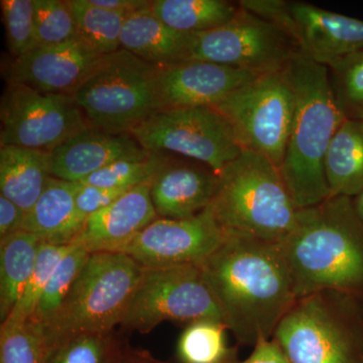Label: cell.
<instances>
[{
    "instance_id": "cell-36",
    "label": "cell",
    "mask_w": 363,
    "mask_h": 363,
    "mask_svg": "<svg viewBox=\"0 0 363 363\" xmlns=\"http://www.w3.org/2000/svg\"><path fill=\"white\" fill-rule=\"evenodd\" d=\"M126 191L76 183L75 204L81 220L85 223L91 215L111 205Z\"/></svg>"
},
{
    "instance_id": "cell-10",
    "label": "cell",
    "mask_w": 363,
    "mask_h": 363,
    "mask_svg": "<svg viewBox=\"0 0 363 363\" xmlns=\"http://www.w3.org/2000/svg\"><path fill=\"white\" fill-rule=\"evenodd\" d=\"M301 54L284 28L240 6L229 23L194 35L191 60L264 75L285 70Z\"/></svg>"
},
{
    "instance_id": "cell-37",
    "label": "cell",
    "mask_w": 363,
    "mask_h": 363,
    "mask_svg": "<svg viewBox=\"0 0 363 363\" xmlns=\"http://www.w3.org/2000/svg\"><path fill=\"white\" fill-rule=\"evenodd\" d=\"M26 214L21 207L0 195V240L21 230Z\"/></svg>"
},
{
    "instance_id": "cell-14",
    "label": "cell",
    "mask_w": 363,
    "mask_h": 363,
    "mask_svg": "<svg viewBox=\"0 0 363 363\" xmlns=\"http://www.w3.org/2000/svg\"><path fill=\"white\" fill-rule=\"evenodd\" d=\"M283 28L305 56L327 68L363 51V21L308 2L286 1Z\"/></svg>"
},
{
    "instance_id": "cell-19",
    "label": "cell",
    "mask_w": 363,
    "mask_h": 363,
    "mask_svg": "<svg viewBox=\"0 0 363 363\" xmlns=\"http://www.w3.org/2000/svg\"><path fill=\"white\" fill-rule=\"evenodd\" d=\"M157 218L150 184H143L91 215L72 245L89 253L119 252Z\"/></svg>"
},
{
    "instance_id": "cell-33",
    "label": "cell",
    "mask_w": 363,
    "mask_h": 363,
    "mask_svg": "<svg viewBox=\"0 0 363 363\" xmlns=\"http://www.w3.org/2000/svg\"><path fill=\"white\" fill-rule=\"evenodd\" d=\"M47 342L42 326L32 321L1 324L0 363H43Z\"/></svg>"
},
{
    "instance_id": "cell-25",
    "label": "cell",
    "mask_w": 363,
    "mask_h": 363,
    "mask_svg": "<svg viewBox=\"0 0 363 363\" xmlns=\"http://www.w3.org/2000/svg\"><path fill=\"white\" fill-rule=\"evenodd\" d=\"M240 2L226 0H154L150 9L177 32L201 33L229 23L240 11Z\"/></svg>"
},
{
    "instance_id": "cell-5",
    "label": "cell",
    "mask_w": 363,
    "mask_h": 363,
    "mask_svg": "<svg viewBox=\"0 0 363 363\" xmlns=\"http://www.w3.org/2000/svg\"><path fill=\"white\" fill-rule=\"evenodd\" d=\"M272 339L293 363H363V295L321 290L303 296Z\"/></svg>"
},
{
    "instance_id": "cell-18",
    "label": "cell",
    "mask_w": 363,
    "mask_h": 363,
    "mask_svg": "<svg viewBox=\"0 0 363 363\" xmlns=\"http://www.w3.org/2000/svg\"><path fill=\"white\" fill-rule=\"evenodd\" d=\"M150 155L131 133H107L91 126L50 152V173L52 178L78 183L112 162Z\"/></svg>"
},
{
    "instance_id": "cell-20",
    "label": "cell",
    "mask_w": 363,
    "mask_h": 363,
    "mask_svg": "<svg viewBox=\"0 0 363 363\" xmlns=\"http://www.w3.org/2000/svg\"><path fill=\"white\" fill-rule=\"evenodd\" d=\"M193 39L194 35L177 32L162 23L150 6L126 16L121 49L157 68H164L190 61Z\"/></svg>"
},
{
    "instance_id": "cell-6",
    "label": "cell",
    "mask_w": 363,
    "mask_h": 363,
    "mask_svg": "<svg viewBox=\"0 0 363 363\" xmlns=\"http://www.w3.org/2000/svg\"><path fill=\"white\" fill-rule=\"evenodd\" d=\"M145 267L123 252L90 253L57 314L45 342L81 333H105L123 323Z\"/></svg>"
},
{
    "instance_id": "cell-24",
    "label": "cell",
    "mask_w": 363,
    "mask_h": 363,
    "mask_svg": "<svg viewBox=\"0 0 363 363\" xmlns=\"http://www.w3.org/2000/svg\"><path fill=\"white\" fill-rule=\"evenodd\" d=\"M39 238L26 231L0 240V321L6 322L25 290L39 255Z\"/></svg>"
},
{
    "instance_id": "cell-35",
    "label": "cell",
    "mask_w": 363,
    "mask_h": 363,
    "mask_svg": "<svg viewBox=\"0 0 363 363\" xmlns=\"http://www.w3.org/2000/svg\"><path fill=\"white\" fill-rule=\"evenodd\" d=\"M2 20L9 51L13 60L35 48L33 0H1Z\"/></svg>"
},
{
    "instance_id": "cell-29",
    "label": "cell",
    "mask_w": 363,
    "mask_h": 363,
    "mask_svg": "<svg viewBox=\"0 0 363 363\" xmlns=\"http://www.w3.org/2000/svg\"><path fill=\"white\" fill-rule=\"evenodd\" d=\"M73 245H56L51 243H40L39 255L35 269L25 290L21 294L20 301L13 311L7 318V324H21L30 321L35 314L38 304L45 286L52 278L55 269L59 266L61 260L70 252ZM2 323V324H4Z\"/></svg>"
},
{
    "instance_id": "cell-12",
    "label": "cell",
    "mask_w": 363,
    "mask_h": 363,
    "mask_svg": "<svg viewBox=\"0 0 363 363\" xmlns=\"http://www.w3.org/2000/svg\"><path fill=\"white\" fill-rule=\"evenodd\" d=\"M0 147L52 152L91 128L73 95L50 94L7 82L0 104Z\"/></svg>"
},
{
    "instance_id": "cell-32",
    "label": "cell",
    "mask_w": 363,
    "mask_h": 363,
    "mask_svg": "<svg viewBox=\"0 0 363 363\" xmlns=\"http://www.w3.org/2000/svg\"><path fill=\"white\" fill-rule=\"evenodd\" d=\"M164 152H152L142 160H121L104 167L78 183L117 190H130L143 184H150L157 173Z\"/></svg>"
},
{
    "instance_id": "cell-21",
    "label": "cell",
    "mask_w": 363,
    "mask_h": 363,
    "mask_svg": "<svg viewBox=\"0 0 363 363\" xmlns=\"http://www.w3.org/2000/svg\"><path fill=\"white\" fill-rule=\"evenodd\" d=\"M76 183L50 179L32 209L26 214L21 230L42 242L70 245L84 226L75 204Z\"/></svg>"
},
{
    "instance_id": "cell-15",
    "label": "cell",
    "mask_w": 363,
    "mask_h": 363,
    "mask_svg": "<svg viewBox=\"0 0 363 363\" xmlns=\"http://www.w3.org/2000/svg\"><path fill=\"white\" fill-rule=\"evenodd\" d=\"M102 57L77 37L62 44L35 48L13 60L7 82L50 94L74 95Z\"/></svg>"
},
{
    "instance_id": "cell-39",
    "label": "cell",
    "mask_w": 363,
    "mask_h": 363,
    "mask_svg": "<svg viewBox=\"0 0 363 363\" xmlns=\"http://www.w3.org/2000/svg\"><path fill=\"white\" fill-rule=\"evenodd\" d=\"M91 6L123 14H130L150 6L149 0H87Z\"/></svg>"
},
{
    "instance_id": "cell-31",
    "label": "cell",
    "mask_w": 363,
    "mask_h": 363,
    "mask_svg": "<svg viewBox=\"0 0 363 363\" xmlns=\"http://www.w3.org/2000/svg\"><path fill=\"white\" fill-rule=\"evenodd\" d=\"M334 97L344 118L363 121V51L329 67Z\"/></svg>"
},
{
    "instance_id": "cell-38",
    "label": "cell",
    "mask_w": 363,
    "mask_h": 363,
    "mask_svg": "<svg viewBox=\"0 0 363 363\" xmlns=\"http://www.w3.org/2000/svg\"><path fill=\"white\" fill-rule=\"evenodd\" d=\"M253 347L250 357L235 363H293L274 339H262Z\"/></svg>"
},
{
    "instance_id": "cell-22",
    "label": "cell",
    "mask_w": 363,
    "mask_h": 363,
    "mask_svg": "<svg viewBox=\"0 0 363 363\" xmlns=\"http://www.w3.org/2000/svg\"><path fill=\"white\" fill-rule=\"evenodd\" d=\"M50 152L26 147H0V195L28 213L50 179Z\"/></svg>"
},
{
    "instance_id": "cell-28",
    "label": "cell",
    "mask_w": 363,
    "mask_h": 363,
    "mask_svg": "<svg viewBox=\"0 0 363 363\" xmlns=\"http://www.w3.org/2000/svg\"><path fill=\"white\" fill-rule=\"evenodd\" d=\"M76 25V37L101 56L121 50V32L128 14L114 13L87 0H69Z\"/></svg>"
},
{
    "instance_id": "cell-41",
    "label": "cell",
    "mask_w": 363,
    "mask_h": 363,
    "mask_svg": "<svg viewBox=\"0 0 363 363\" xmlns=\"http://www.w3.org/2000/svg\"><path fill=\"white\" fill-rule=\"evenodd\" d=\"M353 206L360 219L363 221V191L354 198H352Z\"/></svg>"
},
{
    "instance_id": "cell-11",
    "label": "cell",
    "mask_w": 363,
    "mask_h": 363,
    "mask_svg": "<svg viewBox=\"0 0 363 363\" xmlns=\"http://www.w3.org/2000/svg\"><path fill=\"white\" fill-rule=\"evenodd\" d=\"M130 133L149 152L201 162L217 174L242 152L225 118L208 106L157 111Z\"/></svg>"
},
{
    "instance_id": "cell-4",
    "label": "cell",
    "mask_w": 363,
    "mask_h": 363,
    "mask_svg": "<svg viewBox=\"0 0 363 363\" xmlns=\"http://www.w3.org/2000/svg\"><path fill=\"white\" fill-rule=\"evenodd\" d=\"M211 208L225 236L281 243L297 224L298 208L281 171L252 150H243L219 173Z\"/></svg>"
},
{
    "instance_id": "cell-30",
    "label": "cell",
    "mask_w": 363,
    "mask_h": 363,
    "mask_svg": "<svg viewBox=\"0 0 363 363\" xmlns=\"http://www.w3.org/2000/svg\"><path fill=\"white\" fill-rule=\"evenodd\" d=\"M70 252L60 262L45 286L35 314L30 321L45 327L55 317L87 262L90 253L72 245Z\"/></svg>"
},
{
    "instance_id": "cell-9",
    "label": "cell",
    "mask_w": 363,
    "mask_h": 363,
    "mask_svg": "<svg viewBox=\"0 0 363 363\" xmlns=\"http://www.w3.org/2000/svg\"><path fill=\"white\" fill-rule=\"evenodd\" d=\"M222 321L199 266L145 267L121 326L150 333L162 322Z\"/></svg>"
},
{
    "instance_id": "cell-1",
    "label": "cell",
    "mask_w": 363,
    "mask_h": 363,
    "mask_svg": "<svg viewBox=\"0 0 363 363\" xmlns=\"http://www.w3.org/2000/svg\"><path fill=\"white\" fill-rule=\"evenodd\" d=\"M199 267L222 321L243 345L271 338L298 298L281 243L225 236Z\"/></svg>"
},
{
    "instance_id": "cell-8",
    "label": "cell",
    "mask_w": 363,
    "mask_h": 363,
    "mask_svg": "<svg viewBox=\"0 0 363 363\" xmlns=\"http://www.w3.org/2000/svg\"><path fill=\"white\" fill-rule=\"evenodd\" d=\"M286 68L257 76L212 106L230 125L241 150L259 152L279 169L295 108Z\"/></svg>"
},
{
    "instance_id": "cell-27",
    "label": "cell",
    "mask_w": 363,
    "mask_h": 363,
    "mask_svg": "<svg viewBox=\"0 0 363 363\" xmlns=\"http://www.w3.org/2000/svg\"><path fill=\"white\" fill-rule=\"evenodd\" d=\"M226 325L202 320L188 324L177 343L180 363H235L236 350L226 340Z\"/></svg>"
},
{
    "instance_id": "cell-7",
    "label": "cell",
    "mask_w": 363,
    "mask_h": 363,
    "mask_svg": "<svg viewBox=\"0 0 363 363\" xmlns=\"http://www.w3.org/2000/svg\"><path fill=\"white\" fill-rule=\"evenodd\" d=\"M157 70L121 49L102 57L73 96L93 128L130 133L159 111Z\"/></svg>"
},
{
    "instance_id": "cell-17",
    "label": "cell",
    "mask_w": 363,
    "mask_h": 363,
    "mask_svg": "<svg viewBox=\"0 0 363 363\" xmlns=\"http://www.w3.org/2000/svg\"><path fill=\"white\" fill-rule=\"evenodd\" d=\"M218 183L219 174L209 167L164 152L150 183L157 217L180 220L197 216L213 202Z\"/></svg>"
},
{
    "instance_id": "cell-34",
    "label": "cell",
    "mask_w": 363,
    "mask_h": 363,
    "mask_svg": "<svg viewBox=\"0 0 363 363\" xmlns=\"http://www.w3.org/2000/svg\"><path fill=\"white\" fill-rule=\"evenodd\" d=\"M33 13L35 48L59 45L76 38L69 0H33Z\"/></svg>"
},
{
    "instance_id": "cell-16",
    "label": "cell",
    "mask_w": 363,
    "mask_h": 363,
    "mask_svg": "<svg viewBox=\"0 0 363 363\" xmlns=\"http://www.w3.org/2000/svg\"><path fill=\"white\" fill-rule=\"evenodd\" d=\"M257 76L200 60L157 68L159 111L214 106Z\"/></svg>"
},
{
    "instance_id": "cell-23",
    "label": "cell",
    "mask_w": 363,
    "mask_h": 363,
    "mask_svg": "<svg viewBox=\"0 0 363 363\" xmlns=\"http://www.w3.org/2000/svg\"><path fill=\"white\" fill-rule=\"evenodd\" d=\"M324 167L330 197L352 199L363 191L362 119H344L332 138Z\"/></svg>"
},
{
    "instance_id": "cell-2",
    "label": "cell",
    "mask_w": 363,
    "mask_h": 363,
    "mask_svg": "<svg viewBox=\"0 0 363 363\" xmlns=\"http://www.w3.org/2000/svg\"><path fill=\"white\" fill-rule=\"evenodd\" d=\"M298 298L321 290L363 295V221L344 196L298 209L297 224L281 243Z\"/></svg>"
},
{
    "instance_id": "cell-26",
    "label": "cell",
    "mask_w": 363,
    "mask_h": 363,
    "mask_svg": "<svg viewBox=\"0 0 363 363\" xmlns=\"http://www.w3.org/2000/svg\"><path fill=\"white\" fill-rule=\"evenodd\" d=\"M126 347L113 332L76 334L48 344L43 363H119Z\"/></svg>"
},
{
    "instance_id": "cell-13",
    "label": "cell",
    "mask_w": 363,
    "mask_h": 363,
    "mask_svg": "<svg viewBox=\"0 0 363 363\" xmlns=\"http://www.w3.org/2000/svg\"><path fill=\"white\" fill-rule=\"evenodd\" d=\"M224 240L210 205L192 218L157 217L119 252L145 267L199 266Z\"/></svg>"
},
{
    "instance_id": "cell-40",
    "label": "cell",
    "mask_w": 363,
    "mask_h": 363,
    "mask_svg": "<svg viewBox=\"0 0 363 363\" xmlns=\"http://www.w3.org/2000/svg\"><path fill=\"white\" fill-rule=\"evenodd\" d=\"M119 363H167L156 359L147 351L133 350L128 345Z\"/></svg>"
},
{
    "instance_id": "cell-3",
    "label": "cell",
    "mask_w": 363,
    "mask_h": 363,
    "mask_svg": "<svg viewBox=\"0 0 363 363\" xmlns=\"http://www.w3.org/2000/svg\"><path fill=\"white\" fill-rule=\"evenodd\" d=\"M295 95V108L281 171L298 209L330 197L325 157L344 121L332 90L327 67L298 55L286 68Z\"/></svg>"
}]
</instances>
